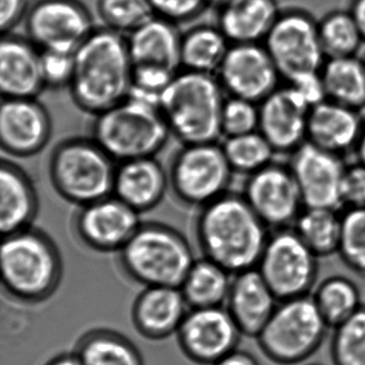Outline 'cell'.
Listing matches in <instances>:
<instances>
[{"label":"cell","instance_id":"d6a6232c","mask_svg":"<svg viewBox=\"0 0 365 365\" xmlns=\"http://www.w3.org/2000/svg\"><path fill=\"white\" fill-rule=\"evenodd\" d=\"M292 228L318 258L328 257L339 252L341 234V215L339 211L303 208Z\"/></svg>","mask_w":365,"mask_h":365},{"label":"cell","instance_id":"2e32d148","mask_svg":"<svg viewBox=\"0 0 365 365\" xmlns=\"http://www.w3.org/2000/svg\"><path fill=\"white\" fill-rule=\"evenodd\" d=\"M217 78L230 97L260 103L277 88L281 76L264 46L247 43L230 44Z\"/></svg>","mask_w":365,"mask_h":365},{"label":"cell","instance_id":"d4e9b609","mask_svg":"<svg viewBox=\"0 0 365 365\" xmlns=\"http://www.w3.org/2000/svg\"><path fill=\"white\" fill-rule=\"evenodd\" d=\"M279 14L277 0H230L219 7L217 26L230 44L259 43Z\"/></svg>","mask_w":365,"mask_h":365},{"label":"cell","instance_id":"3957f363","mask_svg":"<svg viewBox=\"0 0 365 365\" xmlns=\"http://www.w3.org/2000/svg\"><path fill=\"white\" fill-rule=\"evenodd\" d=\"M225 100L217 76L182 70L162 93L160 110L183 145L215 143L222 136Z\"/></svg>","mask_w":365,"mask_h":365},{"label":"cell","instance_id":"1f68e13d","mask_svg":"<svg viewBox=\"0 0 365 365\" xmlns=\"http://www.w3.org/2000/svg\"><path fill=\"white\" fill-rule=\"evenodd\" d=\"M312 297L324 322L332 329L363 307L358 286L343 275H332L320 282Z\"/></svg>","mask_w":365,"mask_h":365},{"label":"cell","instance_id":"7bdbcfd3","mask_svg":"<svg viewBox=\"0 0 365 365\" xmlns=\"http://www.w3.org/2000/svg\"><path fill=\"white\" fill-rule=\"evenodd\" d=\"M341 200L344 207L362 208L365 207V164L346 166L341 182Z\"/></svg>","mask_w":365,"mask_h":365},{"label":"cell","instance_id":"5bb4252c","mask_svg":"<svg viewBox=\"0 0 365 365\" xmlns=\"http://www.w3.org/2000/svg\"><path fill=\"white\" fill-rule=\"evenodd\" d=\"M289 168L304 208H344L341 182L346 166L341 155L305 142L292 153Z\"/></svg>","mask_w":365,"mask_h":365},{"label":"cell","instance_id":"e0dca14e","mask_svg":"<svg viewBox=\"0 0 365 365\" xmlns=\"http://www.w3.org/2000/svg\"><path fill=\"white\" fill-rule=\"evenodd\" d=\"M140 225V213L114 195L80 207L74 219L81 242L100 253H119Z\"/></svg>","mask_w":365,"mask_h":365},{"label":"cell","instance_id":"f546056e","mask_svg":"<svg viewBox=\"0 0 365 365\" xmlns=\"http://www.w3.org/2000/svg\"><path fill=\"white\" fill-rule=\"evenodd\" d=\"M232 274L217 262L195 260L180 289L190 309L223 307L232 285Z\"/></svg>","mask_w":365,"mask_h":365},{"label":"cell","instance_id":"74e56055","mask_svg":"<svg viewBox=\"0 0 365 365\" xmlns=\"http://www.w3.org/2000/svg\"><path fill=\"white\" fill-rule=\"evenodd\" d=\"M339 257L346 267L365 277V207L348 208L341 215Z\"/></svg>","mask_w":365,"mask_h":365},{"label":"cell","instance_id":"681fc988","mask_svg":"<svg viewBox=\"0 0 365 365\" xmlns=\"http://www.w3.org/2000/svg\"><path fill=\"white\" fill-rule=\"evenodd\" d=\"M358 153L359 162L365 164V121H363L362 130H361L360 138L356 146Z\"/></svg>","mask_w":365,"mask_h":365},{"label":"cell","instance_id":"7a4b0ae2","mask_svg":"<svg viewBox=\"0 0 365 365\" xmlns=\"http://www.w3.org/2000/svg\"><path fill=\"white\" fill-rule=\"evenodd\" d=\"M132 73L127 37L106 27L95 29L74 52L70 93L81 110L96 116L128 97Z\"/></svg>","mask_w":365,"mask_h":365},{"label":"cell","instance_id":"6da1fadb","mask_svg":"<svg viewBox=\"0 0 365 365\" xmlns=\"http://www.w3.org/2000/svg\"><path fill=\"white\" fill-rule=\"evenodd\" d=\"M195 234L204 257L235 275L257 268L271 232L243 196L226 193L200 208Z\"/></svg>","mask_w":365,"mask_h":365},{"label":"cell","instance_id":"f907efd6","mask_svg":"<svg viewBox=\"0 0 365 365\" xmlns=\"http://www.w3.org/2000/svg\"><path fill=\"white\" fill-rule=\"evenodd\" d=\"M209 4H212V5L217 6V7H221V6L225 5L230 0H208Z\"/></svg>","mask_w":365,"mask_h":365},{"label":"cell","instance_id":"d590c367","mask_svg":"<svg viewBox=\"0 0 365 365\" xmlns=\"http://www.w3.org/2000/svg\"><path fill=\"white\" fill-rule=\"evenodd\" d=\"M333 330V365H365V307Z\"/></svg>","mask_w":365,"mask_h":365},{"label":"cell","instance_id":"7dc6e473","mask_svg":"<svg viewBox=\"0 0 365 365\" xmlns=\"http://www.w3.org/2000/svg\"><path fill=\"white\" fill-rule=\"evenodd\" d=\"M348 10L356 20L365 41V0H350Z\"/></svg>","mask_w":365,"mask_h":365},{"label":"cell","instance_id":"30bf717a","mask_svg":"<svg viewBox=\"0 0 365 365\" xmlns=\"http://www.w3.org/2000/svg\"><path fill=\"white\" fill-rule=\"evenodd\" d=\"M277 300L311 294L318 277V257L292 227L271 232L257 266Z\"/></svg>","mask_w":365,"mask_h":365},{"label":"cell","instance_id":"bcb514c9","mask_svg":"<svg viewBox=\"0 0 365 365\" xmlns=\"http://www.w3.org/2000/svg\"><path fill=\"white\" fill-rule=\"evenodd\" d=\"M213 365H260L257 359L245 350L236 349Z\"/></svg>","mask_w":365,"mask_h":365},{"label":"cell","instance_id":"8d00e7d4","mask_svg":"<svg viewBox=\"0 0 365 365\" xmlns=\"http://www.w3.org/2000/svg\"><path fill=\"white\" fill-rule=\"evenodd\" d=\"M97 10L106 29L123 36L155 16L148 0H98Z\"/></svg>","mask_w":365,"mask_h":365},{"label":"cell","instance_id":"cb8c5ba5","mask_svg":"<svg viewBox=\"0 0 365 365\" xmlns=\"http://www.w3.org/2000/svg\"><path fill=\"white\" fill-rule=\"evenodd\" d=\"M362 125L358 110L326 99L309 110L307 142L341 155L356 148Z\"/></svg>","mask_w":365,"mask_h":365},{"label":"cell","instance_id":"d6986e66","mask_svg":"<svg viewBox=\"0 0 365 365\" xmlns=\"http://www.w3.org/2000/svg\"><path fill=\"white\" fill-rule=\"evenodd\" d=\"M52 123L36 99L3 98L0 106V143L14 157H31L46 147Z\"/></svg>","mask_w":365,"mask_h":365},{"label":"cell","instance_id":"b9f144b4","mask_svg":"<svg viewBox=\"0 0 365 365\" xmlns=\"http://www.w3.org/2000/svg\"><path fill=\"white\" fill-rule=\"evenodd\" d=\"M178 72L160 66H133L132 87L151 95L161 96Z\"/></svg>","mask_w":365,"mask_h":365},{"label":"cell","instance_id":"ee69618b","mask_svg":"<svg viewBox=\"0 0 365 365\" xmlns=\"http://www.w3.org/2000/svg\"><path fill=\"white\" fill-rule=\"evenodd\" d=\"M288 83L292 88L296 89L300 93L301 97L307 102L311 108L327 99L320 72L305 74V76H299Z\"/></svg>","mask_w":365,"mask_h":365},{"label":"cell","instance_id":"7402d4cb","mask_svg":"<svg viewBox=\"0 0 365 365\" xmlns=\"http://www.w3.org/2000/svg\"><path fill=\"white\" fill-rule=\"evenodd\" d=\"M187 307L180 288L145 287L132 307V322L142 336L161 341L178 332Z\"/></svg>","mask_w":365,"mask_h":365},{"label":"cell","instance_id":"816d5d0a","mask_svg":"<svg viewBox=\"0 0 365 365\" xmlns=\"http://www.w3.org/2000/svg\"><path fill=\"white\" fill-rule=\"evenodd\" d=\"M309 365H320V364H309Z\"/></svg>","mask_w":365,"mask_h":365},{"label":"cell","instance_id":"277c9868","mask_svg":"<svg viewBox=\"0 0 365 365\" xmlns=\"http://www.w3.org/2000/svg\"><path fill=\"white\" fill-rule=\"evenodd\" d=\"M0 268L4 290L27 304L48 300L63 279V260L56 245L31 227L3 237Z\"/></svg>","mask_w":365,"mask_h":365},{"label":"cell","instance_id":"603a6c76","mask_svg":"<svg viewBox=\"0 0 365 365\" xmlns=\"http://www.w3.org/2000/svg\"><path fill=\"white\" fill-rule=\"evenodd\" d=\"M168 187V172L155 157L140 158L117 166L113 195L142 213L157 207Z\"/></svg>","mask_w":365,"mask_h":365},{"label":"cell","instance_id":"e575fe53","mask_svg":"<svg viewBox=\"0 0 365 365\" xmlns=\"http://www.w3.org/2000/svg\"><path fill=\"white\" fill-rule=\"evenodd\" d=\"M222 148L232 172L249 175L272 163L275 153L259 131L226 138Z\"/></svg>","mask_w":365,"mask_h":365},{"label":"cell","instance_id":"836d02e7","mask_svg":"<svg viewBox=\"0 0 365 365\" xmlns=\"http://www.w3.org/2000/svg\"><path fill=\"white\" fill-rule=\"evenodd\" d=\"M318 35L324 56H356L364 39L349 10L329 12L318 22Z\"/></svg>","mask_w":365,"mask_h":365},{"label":"cell","instance_id":"4316f807","mask_svg":"<svg viewBox=\"0 0 365 365\" xmlns=\"http://www.w3.org/2000/svg\"><path fill=\"white\" fill-rule=\"evenodd\" d=\"M0 232L1 236L31 228L38 212V198L29 177L11 162L0 166Z\"/></svg>","mask_w":365,"mask_h":365},{"label":"cell","instance_id":"c3c4849f","mask_svg":"<svg viewBox=\"0 0 365 365\" xmlns=\"http://www.w3.org/2000/svg\"><path fill=\"white\" fill-rule=\"evenodd\" d=\"M46 365H83V363L78 354L73 352V354H59L48 361Z\"/></svg>","mask_w":365,"mask_h":365},{"label":"cell","instance_id":"ac0fdd59","mask_svg":"<svg viewBox=\"0 0 365 365\" xmlns=\"http://www.w3.org/2000/svg\"><path fill=\"white\" fill-rule=\"evenodd\" d=\"M311 106L290 85L279 88L259 103L258 131L275 153H294L307 140Z\"/></svg>","mask_w":365,"mask_h":365},{"label":"cell","instance_id":"44dd1931","mask_svg":"<svg viewBox=\"0 0 365 365\" xmlns=\"http://www.w3.org/2000/svg\"><path fill=\"white\" fill-rule=\"evenodd\" d=\"M46 88L41 51L29 39L9 36L0 44V91L3 98L36 99Z\"/></svg>","mask_w":365,"mask_h":365},{"label":"cell","instance_id":"8992f818","mask_svg":"<svg viewBox=\"0 0 365 365\" xmlns=\"http://www.w3.org/2000/svg\"><path fill=\"white\" fill-rule=\"evenodd\" d=\"M194 262L187 239L159 223H142L119 252L123 273L145 287L180 288Z\"/></svg>","mask_w":365,"mask_h":365},{"label":"cell","instance_id":"f1b7e54d","mask_svg":"<svg viewBox=\"0 0 365 365\" xmlns=\"http://www.w3.org/2000/svg\"><path fill=\"white\" fill-rule=\"evenodd\" d=\"M327 99L352 110L365 106V63L356 56L326 59L320 70Z\"/></svg>","mask_w":365,"mask_h":365},{"label":"cell","instance_id":"7c38bea8","mask_svg":"<svg viewBox=\"0 0 365 365\" xmlns=\"http://www.w3.org/2000/svg\"><path fill=\"white\" fill-rule=\"evenodd\" d=\"M27 37L40 51L74 53L95 31L78 0H36L26 14Z\"/></svg>","mask_w":365,"mask_h":365},{"label":"cell","instance_id":"83f0119b","mask_svg":"<svg viewBox=\"0 0 365 365\" xmlns=\"http://www.w3.org/2000/svg\"><path fill=\"white\" fill-rule=\"evenodd\" d=\"M230 46V41L219 27H193L181 35V69L217 76Z\"/></svg>","mask_w":365,"mask_h":365},{"label":"cell","instance_id":"ba28073f","mask_svg":"<svg viewBox=\"0 0 365 365\" xmlns=\"http://www.w3.org/2000/svg\"><path fill=\"white\" fill-rule=\"evenodd\" d=\"M329 329L313 297L307 294L279 301L256 341L269 360L279 365H296L319 349Z\"/></svg>","mask_w":365,"mask_h":365},{"label":"cell","instance_id":"60d3db41","mask_svg":"<svg viewBox=\"0 0 365 365\" xmlns=\"http://www.w3.org/2000/svg\"><path fill=\"white\" fill-rule=\"evenodd\" d=\"M155 16L165 19L170 22H187L200 16L207 5L208 0H148Z\"/></svg>","mask_w":365,"mask_h":365},{"label":"cell","instance_id":"ffe728a7","mask_svg":"<svg viewBox=\"0 0 365 365\" xmlns=\"http://www.w3.org/2000/svg\"><path fill=\"white\" fill-rule=\"evenodd\" d=\"M279 301L257 269L232 277L226 309L242 335L257 337Z\"/></svg>","mask_w":365,"mask_h":365},{"label":"cell","instance_id":"484cf974","mask_svg":"<svg viewBox=\"0 0 365 365\" xmlns=\"http://www.w3.org/2000/svg\"><path fill=\"white\" fill-rule=\"evenodd\" d=\"M133 66L153 65L178 72L181 35L176 24L155 16L127 36Z\"/></svg>","mask_w":365,"mask_h":365},{"label":"cell","instance_id":"9a60e30c","mask_svg":"<svg viewBox=\"0 0 365 365\" xmlns=\"http://www.w3.org/2000/svg\"><path fill=\"white\" fill-rule=\"evenodd\" d=\"M183 354L200 365H213L238 349L241 331L226 307L191 309L178 332Z\"/></svg>","mask_w":365,"mask_h":365},{"label":"cell","instance_id":"52a82bcc","mask_svg":"<svg viewBox=\"0 0 365 365\" xmlns=\"http://www.w3.org/2000/svg\"><path fill=\"white\" fill-rule=\"evenodd\" d=\"M116 168L93 138H72L57 145L48 165L57 193L80 207L113 195Z\"/></svg>","mask_w":365,"mask_h":365},{"label":"cell","instance_id":"4dcf8cb0","mask_svg":"<svg viewBox=\"0 0 365 365\" xmlns=\"http://www.w3.org/2000/svg\"><path fill=\"white\" fill-rule=\"evenodd\" d=\"M76 352L83 365H144L136 346L114 331L87 333L78 341Z\"/></svg>","mask_w":365,"mask_h":365},{"label":"cell","instance_id":"8fae6325","mask_svg":"<svg viewBox=\"0 0 365 365\" xmlns=\"http://www.w3.org/2000/svg\"><path fill=\"white\" fill-rule=\"evenodd\" d=\"M281 78L288 82L322 70L326 56L318 35V22L300 9L281 11L264 41Z\"/></svg>","mask_w":365,"mask_h":365},{"label":"cell","instance_id":"ab89813d","mask_svg":"<svg viewBox=\"0 0 365 365\" xmlns=\"http://www.w3.org/2000/svg\"><path fill=\"white\" fill-rule=\"evenodd\" d=\"M41 69L46 87L69 86L74 73V53L41 51Z\"/></svg>","mask_w":365,"mask_h":365},{"label":"cell","instance_id":"f6af8a7d","mask_svg":"<svg viewBox=\"0 0 365 365\" xmlns=\"http://www.w3.org/2000/svg\"><path fill=\"white\" fill-rule=\"evenodd\" d=\"M27 0H0V29L9 33L29 11Z\"/></svg>","mask_w":365,"mask_h":365},{"label":"cell","instance_id":"9c48e42d","mask_svg":"<svg viewBox=\"0 0 365 365\" xmlns=\"http://www.w3.org/2000/svg\"><path fill=\"white\" fill-rule=\"evenodd\" d=\"M168 174L175 197L202 208L226 194L232 170L222 146L204 143L183 145L173 157Z\"/></svg>","mask_w":365,"mask_h":365},{"label":"cell","instance_id":"4fadbf2b","mask_svg":"<svg viewBox=\"0 0 365 365\" xmlns=\"http://www.w3.org/2000/svg\"><path fill=\"white\" fill-rule=\"evenodd\" d=\"M243 197L269 228L294 226L303 210L302 197L289 168L270 163L250 175Z\"/></svg>","mask_w":365,"mask_h":365},{"label":"cell","instance_id":"5b68a950","mask_svg":"<svg viewBox=\"0 0 365 365\" xmlns=\"http://www.w3.org/2000/svg\"><path fill=\"white\" fill-rule=\"evenodd\" d=\"M91 134L115 162L121 163L155 157L165 146L170 131L159 104L128 96L96 115Z\"/></svg>","mask_w":365,"mask_h":365},{"label":"cell","instance_id":"f35d334b","mask_svg":"<svg viewBox=\"0 0 365 365\" xmlns=\"http://www.w3.org/2000/svg\"><path fill=\"white\" fill-rule=\"evenodd\" d=\"M256 104L249 100L230 96L225 100L222 110V135L232 138L258 131L259 106Z\"/></svg>","mask_w":365,"mask_h":365}]
</instances>
